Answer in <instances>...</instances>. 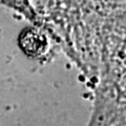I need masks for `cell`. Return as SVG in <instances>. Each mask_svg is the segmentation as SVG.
<instances>
[{
	"label": "cell",
	"mask_w": 126,
	"mask_h": 126,
	"mask_svg": "<svg viewBox=\"0 0 126 126\" xmlns=\"http://www.w3.org/2000/svg\"><path fill=\"white\" fill-rule=\"evenodd\" d=\"M22 49L32 57L42 56L47 49V40L44 36L37 32H30L20 39Z\"/></svg>",
	"instance_id": "6da1fadb"
}]
</instances>
